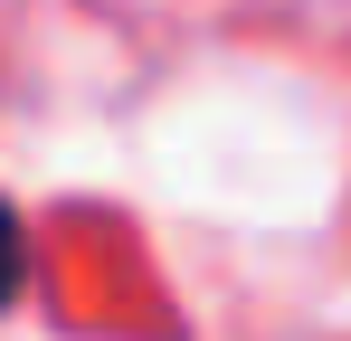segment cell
<instances>
[{"label":"cell","instance_id":"1","mask_svg":"<svg viewBox=\"0 0 351 341\" xmlns=\"http://www.w3.org/2000/svg\"><path fill=\"white\" fill-rule=\"evenodd\" d=\"M19 284H29V237H19V209L0 199V303H10Z\"/></svg>","mask_w":351,"mask_h":341}]
</instances>
